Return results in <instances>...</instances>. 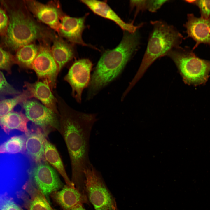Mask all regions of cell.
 I'll use <instances>...</instances> for the list:
<instances>
[{
  "label": "cell",
  "instance_id": "7",
  "mask_svg": "<svg viewBox=\"0 0 210 210\" xmlns=\"http://www.w3.org/2000/svg\"><path fill=\"white\" fill-rule=\"evenodd\" d=\"M22 106L26 117L47 137L52 131L60 132L59 114L34 100H27L22 102Z\"/></svg>",
  "mask_w": 210,
  "mask_h": 210
},
{
  "label": "cell",
  "instance_id": "27",
  "mask_svg": "<svg viewBox=\"0 0 210 210\" xmlns=\"http://www.w3.org/2000/svg\"><path fill=\"white\" fill-rule=\"evenodd\" d=\"M20 92L7 81L3 73L0 71V96L6 95H15Z\"/></svg>",
  "mask_w": 210,
  "mask_h": 210
},
{
  "label": "cell",
  "instance_id": "1",
  "mask_svg": "<svg viewBox=\"0 0 210 210\" xmlns=\"http://www.w3.org/2000/svg\"><path fill=\"white\" fill-rule=\"evenodd\" d=\"M60 116V132L64 139L71 168V181L79 190L85 188V170L92 164L89 157V139L93 126L97 120L95 113L77 111L57 98Z\"/></svg>",
  "mask_w": 210,
  "mask_h": 210
},
{
  "label": "cell",
  "instance_id": "25",
  "mask_svg": "<svg viewBox=\"0 0 210 210\" xmlns=\"http://www.w3.org/2000/svg\"><path fill=\"white\" fill-rule=\"evenodd\" d=\"M15 64L14 56L0 47V69L5 70L10 74L12 66Z\"/></svg>",
  "mask_w": 210,
  "mask_h": 210
},
{
  "label": "cell",
  "instance_id": "17",
  "mask_svg": "<svg viewBox=\"0 0 210 210\" xmlns=\"http://www.w3.org/2000/svg\"><path fill=\"white\" fill-rule=\"evenodd\" d=\"M50 196L63 210H68L78 204L89 203L87 196L82 194L75 187L66 184L61 190L52 193Z\"/></svg>",
  "mask_w": 210,
  "mask_h": 210
},
{
  "label": "cell",
  "instance_id": "19",
  "mask_svg": "<svg viewBox=\"0 0 210 210\" xmlns=\"http://www.w3.org/2000/svg\"><path fill=\"white\" fill-rule=\"evenodd\" d=\"M52 43V45L51 47V52L60 71L73 57L74 55V49L71 44L57 35Z\"/></svg>",
  "mask_w": 210,
  "mask_h": 210
},
{
  "label": "cell",
  "instance_id": "21",
  "mask_svg": "<svg viewBox=\"0 0 210 210\" xmlns=\"http://www.w3.org/2000/svg\"><path fill=\"white\" fill-rule=\"evenodd\" d=\"M44 146L45 157L46 161L52 165L62 176L66 185L71 187H75L68 176L57 149L48 140L46 137L44 140Z\"/></svg>",
  "mask_w": 210,
  "mask_h": 210
},
{
  "label": "cell",
  "instance_id": "15",
  "mask_svg": "<svg viewBox=\"0 0 210 210\" xmlns=\"http://www.w3.org/2000/svg\"><path fill=\"white\" fill-rule=\"evenodd\" d=\"M81 2L94 13L110 20L117 24L123 30L130 33L136 32L143 24L135 26L133 22L127 23L124 21L105 2L94 0H83Z\"/></svg>",
  "mask_w": 210,
  "mask_h": 210
},
{
  "label": "cell",
  "instance_id": "29",
  "mask_svg": "<svg viewBox=\"0 0 210 210\" xmlns=\"http://www.w3.org/2000/svg\"><path fill=\"white\" fill-rule=\"evenodd\" d=\"M9 19L5 10L0 6V36L1 37L6 34L8 25Z\"/></svg>",
  "mask_w": 210,
  "mask_h": 210
},
{
  "label": "cell",
  "instance_id": "18",
  "mask_svg": "<svg viewBox=\"0 0 210 210\" xmlns=\"http://www.w3.org/2000/svg\"><path fill=\"white\" fill-rule=\"evenodd\" d=\"M26 191L30 195V198L22 190L17 192L16 195L23 202V206L28 210H54L40 190L31 186Z\"/></svg>",
  "mask_w": 210,
  "mask_h": 210
},
{
  "label": "cell",
  "instance_id": "4",
  "mask_svg": "<svg viewBox=\"0 0 210 210\" xmlns=\"http://www.w3.org/2000/svg\"><path fill=\"white\" fill-rule=\"evenodd\" d=\"M153 28L142 62L134 78L127 88L130 91L148 68L157 59L167 56L172 50L180 46L183 37L173 26L161 20L151 21Z\"/></svg>",
  "mask_w": 210,
  "mask_h": 210
},
{
  "label": "cell",
  "instance_id": "23",
  "mask_svg": "<svg viewBox=\"0 0 210 210\" xmlns=\"http://www.w3.org/2000/svg\"><path fill=\"white\" fill-rule=\"evenodd\" d=\"M25 134L14 136L0 145V154H25Z\"/></svg>",
  "mask_w": 210,
  "mask_h": 210
},
{
  "label": "cell",
  "instance_id": "11",
  "mask_svg": "<svg viewBox=\"0 0 210 210\" xmlns=\"http://www.w3.org/2000/svg\"><path fill=\"white\" fill-rule=\"evenodd\" d=\"M92 66L89 59L77 60L71 66L64 77L71 87L72 95L78 103L81 102L83 92L89 85Z\"/></svg>",
  "mask_w": 210,
  "mask_h": 210
},
{
  "label": "cell",
  "instance_id": "2",
  "mask_svg": "<svg viewBox=\"0 0 210 210\" xmlns=\"http://www.w3.org/2000/svg\"><path fill=\"white\" fill-rule=\"evenodd\" d=\"M8 15L9 22L1 45L16 52L21 47L36 41H52L55 32L38 21L27 9L24 1L1 0Z\"/></svg>",
  "mask_w": 210,
  "mask_h": 210
},
{
  "label": "cell",
  "instance_id": "26",
  "mask_svg": "<svg viewBox=\"0 0 210 210\" xmlns=\"http://www.w3.org/2000/svg\"><path fill=\"white\" fill-rule=\"evenodd\" d=\"M0 210H24L7 192L0 193Z\"/></svg>",
  "mask_w": 210,
  "mask_h": 210
},
{
  "label": "cell",
  "instance_id": "5",
  "mask_svg": "<svg viewBox=\"0 0 210 210\" xmlns=\"http://www.w3.org/2000/svg\"><path fill=\"white\" fill-rule=\"evenodd\" d=\"M189 47L179 46L167 56L174 62L186 84L196 86L207 81L210 72V61L200 58Z\"/></svg>",
  "mask_w": 210,
  "mask_h": 210
},
{
  "label": "cell",
  "instance_id": "9",
  "mask_svg": "<svg viewBox=\"0 0 210 210\" xmlns=\"http://www.w3.org/2000/svg\"><path fill=\"white\" fill-rule=\"evenodd\" d=\"M39 42L38 52L31 68L35 72L38 79L47 82L53 89L56 87L57 78L59 71L51 52V41Z\"/></svg>",
  "mask_w": 210,
  "mask_h": 210
},
{
  "label": "cell",
  "instance_id": "14",
  "mask_svg": "<svg viewBox=\"0 0 210 210\" xmlns=\"http://www.w3.org/2000/svg\"><path fill=\"white\" fill-rule=\"evenodd\" d=\"M25 134L26 155L34 164L46 162L45 157L44 140L47 137L41 130L36 126L32 127Z\"/></svg>",
  "mask_w": 210,
  "mask_h": 210
},
{
  "label": "cell",
  "instance_id": "22",
  "mask_svg": "<svg viewBox=\"0 0 210 210\" xmlns=\"http://www.w3.org/2000/svg\"><path fill=\"white\" fill-rule=\"evenodd\" d=\"M38 50V45L34 43L21 47L17 51L14 56L16 64L23 68H31Z\"/></svg>",
  "mask_w": 210,
  "mask_h": 210
},
{
  "label": "cell",
  "instance_id": "10",
  "mask_svg": "<svg viewBox=\"0 0 210 210\" xmlns=\"http://www.w3.org/2000/svg\"><path fill=\"white\" fill-rule=\"evenodd\" d=\"M24 1L27 9L35 19L57 32L61 20L66 15L58 1H51L46 4L34 0Z\"/></svg>",
  "mask_w": 210,
  "mask_h": 210
},
{
  "label": "cell",
  "instance_id": "24",
  "mask_svg": "<svg viewBox=\"0 0 210 210\" xmlns=\"http://www.w3.org/2000/svg\"><path fill=\"white\" fill-rule=\"evenodd\" d=\"M29 97L25 90L13 98L0 101V117L13 111L15 107L19 103L27 100Z\"/></svg>",
  "mask_w": 210,
  "mask_h": 210
},
{
  "label": "cell",
  "instance_id": "13",
  "mask_svg": "<svg viewBox=\"0 0 210 210\" xmlns=\"http://www.w3.org/2000/svg\"><path fill=\"white\" fill-rule=\"evenodd\" d=\"M86 16L74 18L64 15L61 19L57 33L58 36L71 43L88 46L83 40L82 34L85 28Z\"/></svg>",
  "mask_w": 210,
  "mask_h": 210
},
{
  "label": "cell",
  "instance_id": "31",
  "mask_svg": "<svg viewBox=\"0 0 210 210\" xmlns=\"http://www.w3.org/2000/svg\"><path fill=\"white\" fill-rule=\"evenodd\" d=\"M68 210H86L83 206V204H80L76 205Z\"/></svg>",
  "mask_w": 210,
  "mask_h": 210
},
{
  "label": "cell",
  "instance_id": "8",
  "mask_svg": "<svg viewBox=\"0 0 210 210\" xmlns=\"http://www.w3.org/2000/svg\"><path fill=\"white\" fill-rule=\"evenodd\" d=\"M56 170L47 162L34 164L29 173L28 182L40 190L47 198L64 186Z\"/></svg>",
  "mask_w": 210,
  "mask_h": 210
},
{
  "label": "cell",
  "instance_id": "20",
  "mask_svg": "<svg viewBox=\"0 0 210 210\" xmlns=\"http://www.w3.org/2000/svg\"><path fill=\"white\" fill-rule=\"evenodd\" d=\"M29 121L22 113L13 111L0 117V126L8 134L15 130L25 134L29 131L27 124Z\"/></svg>",
  "mask_w": 210,
  "mask_h": 210
},
{
  "label": "cell",
  "instance_id": "28",
  "mask_svg": "<svg viewBox=\"0 0 210 210\" xmlns=\"http://www.w3.org/2000/svg\"><path fill=\"white\" fill-rule=\"evenodd\" d=\"M185 1L198 7L200 10L201 17L205 18H210V0H186Z\"/></svg>",
  "mask_w": 210,
  "mask_h": 210
},
{
  "label": "cell",
  "instance_id": "3",
  "mask_svg": "<svg viewBox=\"0 0 210 210\" xmlns=\"http://www.w3.org/2000/svg\"><path fill=\"white\" fill-rule=\"evenodd\" d=\"M140 40L137 31L134 33L127 32L116 48L102 54L91 75L87 100L93 99L120 76L137 49Z\"/></svg>",
  "mask_w": 210,
  "mask_h": 210
},
{
  "label": "cell",
  "instance_id": "16",
  "mask_svg": "<svg viewBox=\"0 0 210 210\" xmlns=\"http://www.w3.org/2000/svg\"><path fill=\"white\" fill-rule=\"evenodd\" d=\"M24 87L30 98L34 97L37 98L44 106L59 114L57 99L53 94L47 82L41 80L33 83L26 82Z\"/></svg>",
  "mask_w": 210,
  "mask_h": 210
},
{
  "label": "cell",
  "instance_id": "30",
  "mask_svg": "<svg viewBox=\"0 0 210 210\" xmlns=\"http://www.w3.org/2000/svg\"><path fill=\"white\" fill-rule=\"evenodd\" d=\"M169 0H147V10L152 13L156 12Z\"/></svg>",
  "mask_w": 210,
  "mask_h": 210
},
{
  "label": "cell",
  "instance_id": "6",
  "mask_svg": "<svg viewBox=\"0 0 210 210\" xmlns=\"http://www.w3.org/2000/svg\"><path fill=\"white\" fill-rule=\"evenodd\" d=\"M84 174L86 195L95 210H118L115 200L100 173L92 165Z\"/></svg>",
  "mask_w": 210,
  "mask_h": 210
},
{
  "label": "cell",
  "instance_id": "12",
  "mask_svg": "<svg viewBox=\"0 0 210 210\" xmlns=\"http://www.w3.org/2000/svg\"><path fill=\"white\" fill-rule=\"evenodd\" d=\"M184 26L187 35L186 37L192 38L196 43L192 50L202 43L210 47V18H197L193 14L189 13Z\"/></svg>",
  "mask_w": 210,
  "mask_h": 210
}]
</instances>
